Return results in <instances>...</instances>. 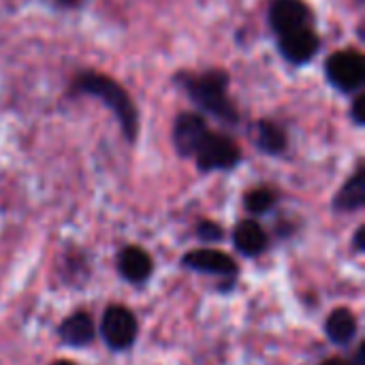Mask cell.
Masks as SVG:
<instances>
[{
	"label": "cell",
	"instance_id": "ac0fdd59",
	"mask_svg": "<svg viewBox=\"0 0 365 365\" xmlns=\"http://www.w3.org/2000/svg\"><path fill=\"white\" fill-rule=\"evenodd\" d=\"M364 107H365L364 96H359V98L355 101V105H353V118H355V122H357V124H364L365 122Z\"/></svg>",
	"mask_w": 365,
	"mask_h": 365
},
{
	"label": "cell",
	"instance_id": "5b68a950",
	"mask_svg": "<svg viewBox=\"0 0 365 365\" xmlns=\"http://www.w3.org/2000/svg\"><path fill=\"white\" fill-rule=\"evenodd\" d=\"M327 75L340 90H355L365 79V60L357 51H338L327 62Z\"/></svg>",
	"mask_w": 365,
	"mask_h": 365
},
{
	"label": "cell",
	"instance_id": "7402d4cb",
	"mask_svg": "<svg viewBox=\"0 0 365 365\" xmlns=\"http://www.w3.org/2000/svg\"><path fill=\"white\" fill-rule=\"evenodd\" d=\"M58 2H60V4H75L77 0H58Z\"/></svg>",
	"mask_w": 365,
	"mask_h": 365
},
{
	"label": "cell",
	"instance_id": "9c48e42d",
	"mask_svg": "<svg viewBox=\"0 0 365 365\" xmlns=\"http://www.w3.org/2000/svg\"><path fill=\"white\" fill-rule=\"evenodd\" d=\"M154 263L150 259V255L143 248L137 246H128L120 252L118 257V272L124 280L133 282V284H141L152 276Z\"/></svg>",
	"mask_w": 365,
	"mask_h": 365
},
{
	"label": "cell",
	"instance_id": "6da1fadb",
	"mask_svg": "<svg viewBox=\"0 0 365 365\" xmlns=\"http://www.w3.org/2000/svg\"><path fill=\"white\" fill-rule=\"evenodd\" d=\"M77 90L103 98L111 107V111L118 115V120L122 122V128H124L126 137L135 139V135H137V111H135L128 94L113 79H109L105 75H98V73H86V75L79 77Z\"/></svg>",
	"mask_w": 365,
	"mask_h": 365
},
{
	"label": "cell",
	"instance_id": "d6986e66",
	"mask_svg": "<svg viewBox=\"0 0 365 365\" xmlns=\"http://www.w3.org/2000/svg\"><path fill=\"white\" fill-rule=\"evenodd\" d=\"M364 235H365V229L364 227H359V229H357V233H355V248H357L359 252H361V250L365 248Z\"/></svg>",
	"mask_w": 365,
	"mask_h": 365
},
{
	"label": "cell",
	"instance_id": "30bf717a",
	"mask_svg": "<svg viewBox=\"0 0 365 365\" xmlns=\"http://www.w3.org/2000/svg\"><path fill=\"white\" fill-rule=\"evenodd\" d=\"M58 336L64 344L75 346V349H83L88 344H92L94 340V321L88 312H73L71 317H66L60 327H58Z\"/></svg>",
	"mask_w": 365,
	"mask_h": 365
},
{
	"label": "cell",
	"instance_id": "9a60e30c",
	"mask_svg": "<svg viewBox=\"0 0 365 365\" xmlns=\"http://www.w3.org/2000/svg\"><path fill=\"white\" fill-rule=\"evenodd\" d=\"M259 143H261L263 150L276 154V152H282V150H284V143H287V141H284V133H282L276 124L263 122V124L259 126Z\"/></svg>",
	"mask_w": 365,
	"mask_h": 365
},
{
	"label": "cell",
	"instance_id": "ba28073f",
	"mask_svg": "<svg viewBox=\"0 0 365 365\" xmlns=\"http://www.w3.org/2000/svg\"><path fill=\"white\" fill-rule=\"evenodd\" d=\"M182 261L188 269L210 274V276H235L237 274L235 261L229 255H225L220 250H212V248L192 250Z\"/></svg>",
	"mask_w": 365,
	"mask_h": 365
},
{
	"label": "cell",
	"instance_id": "52a82bcc",
	"mask_svg": "<svg viewBox=\"0 0 365 365\" xmlns=\"http://www.w3.org/2000/svg\"><path fill=\"white\" fill-rule=\"evenodd\" d=\"M269 21L278 34H287L299 28H308L310 11L302 0H274L269 9Z\"/></svg>",
	"mask_w": 365,
	"mask_h": 365
},
{
	"label": "cell",
	"instance_id": "3957f363",
	"mask_svg": "<svg viewBox=\"0 0 365 365\" xmlns=\"http://www.w3.org/2000/svg\"><path fill=\"white\" fill-rule=\"evenodd\" d=\"M137 319L135 314L124 308V306H109L103 314V323H101V334L105 344L111 351H126L135 344L137 340Z\"/></svg>",
	"mask_w": 365,
	"mask_h": 365
},
{
	"label": "cell",
	"instance_id": "7c38bea8",
	"mask_svg": "<svg viewBox=\"0 0 365 365\" xmlns=\"http://www.w3.org/2000/svg\"><path fill=\"white\" fill-rule=\"evenodd\" d=\"M357 317L349 308L334 310L325 321V334L327 340L336 346H349L357 336Z\"/></svg>",
	"mask_w": 365,
	"mask_h": 365
},
{
	"label": "cell",
	"instance_id": "ffe728a7",
	"mask_svg": "<svg viewBox=\"0 0 365 365\" xmlns=\"http://www.w3.org/2000/svg\"><path fill=\"white\" fill-rule=\"evenodd\" d=\"M321 365H351L349 361H344V359H340V357H331V359H325Z\"/></svg>",
	"mask_w": 365,
	"mask_h": 365
},
{
	"label": "cell",
	"instance_id": "e0dca14e",
	"mask_svg": "<svg viewBox=\"0 0 365 365\" xmlns=\"http://www.w3.org/2000/svg\"><path fill=\"white\" fill-rule=\"evenodd\" d=\"M197 235H199L203 242H220V240H222V229H220L216 222L205 220V222H201V225L197 227Z\"/></svg>",
	"mask_w": 365,
	"mask_h": 365
},
{
	"label": "cell",
	"instance_id": "4fadbf2b",
	"mask_svg": "<svg viewBox=\"0 0 365 365\" xmlns=\"http://www.w3.org/2000/svg\"><path fill=\"white\" fill-rule=\"evenodd\" d=\"M233 244L235 248L246 257H257L267 248V235L255 220H244L233 231Z\"/></svg>",
	"mask_w": 365,
	"mask_h": 365
},
{
	"label": "cell",
	"instance_id": "8992f818",
	"mask_svg": "<svg viewBox=\"0 0 365 365\" xmlns=\"http://www.w3.org/2000/svg\"><path fill=\"white\" fill-rule=\"evenodd\" d=\"M210 135L205 122L195 113H182L173 126V143L182 156H195L199 145Z\"/></svg>",
	"mask_w": 365,
	"mask_h": 365
},
{
	"label": "cell",
	"instance_id": "8fae6325",
	"mask_svg": "<svg viewBox=\"0 0 365 365\" xmlns=\"http://www.w3.org/2000/svg\"><path fill=\"white\" fill-rule=\"evenodd\" d=\"M280 47L287 60L291 62H306L319 49V38L310 28H299L287 34H280Z\"/></svg>",
	"mask_w": 365,
	"mask_h": 365
},
{
	"label": "cell",
	"instance_id": "44dd1931",
	"mask_svg": "<svg viewBox=\"0 0 365 365\" xmlns=\"http://www.w3.org/2000/svg\"><path fill=\"white\" fill-rule=\"evenodd\" d=\"M364 359H365V346L361 344V346H359V351H357V355H355V365H364Z\"/></svg>",
	"mask_w": 365,
	"mask_h": 365
},
{
	"label": "cell",
	"instance_id": "603a6c76",
	"mask_svg": "<svg viewBox=\"0 0 365 365\" xmlns=\"http://www.w3.org/2000/svg\"><path fill=\"white\" fill-rule=\"evenodd\" d=\"M51 365H75V364H71V361H56V364H51Z\"/></svg>",
	"mask_w": 365,
	"mask_h": 365
},
{
	"label": "cell",
	"instance_id": "5bb4252c",
	"mask_svg": "<svg viewBox=\"0 0 365 365\" xmlns=\"http://www.w3.org/2000/svg\"><path fill=\"white\" fill-rule=\"evenodd\" d=\"M365 203V173L357 171L338 192L336 197V210L340 212H355L359 207H364Z\"/></svg>",
	"mask_w": 365,
	"mask_h": 365
},
{
	"label": "cell",
	"instance_id": "277c9868",
	"mask_svg": "<svg viewBox=\"0 0 365 365\" xmlns=\"http://www.w3.org/2000/svg\"><path fill=\"white\" fill-rule=\"evenodd\" d=\"M195 156L203 171L231 169L240 160V150L231 139H227L222 135H207Z\"/></svg>",
	"mask_w": 365,
	"mask_h": 365
},
{
	"label": "cell",
	"instance_id": "2e32d148",
	"mask_svg": "<svg viewBox=\"0 0 365 365\" xmlns=\"http://www.w3.org/2000/svg\"><path fill=\"white\" fill-rule=\"evenodd\" d=\"M276 201V195L267 188H259V190H252L248 192L246 197V207L252 212V214H265L267 210H272Z\"/></svg>",
	"mask_w": 365,
	"mask_h": 365
},
{
	"label": "cell",
	"instance_id": "7a4b0ae2",
	"mask_svg": "<svg viewBox=\"0 0 365 365\" xmlns=\"http://www.w3.org/2000/svg\"><path fill=\"white\" fill-rule=\"evenodd\" d=\"M188 92L192 98H197L207 111L225 118V120H235V111L227 98V75L220 71L205 73L201 77L190 79Z\"/></svg>",
	"mask_w": 365,
	"mask_h": 365
}]
</instances>
